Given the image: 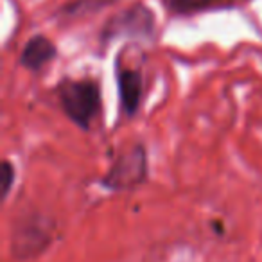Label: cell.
<instances>
[{"mask_svg": "<svg viewBox=\"0 0 262 262\" xmlns=\"http://www.w3.org/2000/svg\"><path fill=\"white\" fill-rule=\"evenodd\" d=\"M113 0H77L74 6H69V15H79V13H86V9L90 6H95V8H104V6L112 4Z\"/></svg>", "mask_w": 262, "mask_h": 262, "instance_id": "7", "label": "cell"}, {"mask_svg": "<svg viewBox=\"0 0 262 262\" xmlns=\"http://www.w3.org/2000/svg\"><path fill=\"white\" fill-rule=\"evenodd\" d=\"M13 182H15V167H13L9 160H4L2 162V189H4V198L11 190Z\"/></svg>", "mask_w": 262, "mask_h": 262, "instance_id": "8", "label": "cell"}, {"mask_svg": "<svg viewBox=\"0 0 262 262\" xmlns=\"http://www.w3.org/2000/svg\"><path fill=\"white\" fill-rule=\"evenodd\" d=\"M237 2H243V0H164L165 8L176 15H192L205 9L233 6Z\"/></svg>", "mask_w": 262, "mask_h": 262, "instance_id": "6", "label": "cell"}, {"mask_svg": "<svg viewBox=\"0 0 262 262\" xmlns=\"http://www.w3.org/2000/svg\"><path fill=\"white\" fill-rule=\"evenodd\" d=\"M56 58V45L45 36H33L22 49L20 54V63L27 70L38 72L41 67L51 63Z\"/></svg>", "mask_w": 262, "mask_h": 262, "instance_id": "5", "label": "cell"}, {"mask_svg": "<svg viewBox=\"0 0 262 262\" xmlns=\"http://www.w3.org/2000/svg\"><path fill=\"white\" fill-rule=\"evenodd\" d=\"M63 112L81 129H90L101 110V90L92 79H65L58 86Z\"/></svg>", "mask_w": 262, "mask_h": 262, "instance_id": "1", "label": "cell"}, {"mask_svg": "<svg viewBox=\"0 0 262 262\" xmlns=\"http://www.w3.org/2000/svg\"><path fill=\"white\" fill-rule=\"evenodd\" d=\"M147 178V155L146 147L135 146L124 149L115 158L113 165L102 178V185L112 190H126L139 187Z\"/></svg>", "mask_w": 262, "mask_h": 262, "instance_id": "2", "label": "cell"}, {"mask_svg": "<svg viewBox=\"0 0 262 262\" xmlns=\"http://www.w3.org/2000/svg\"><path fill=\"white\" fill-rule=\"evenodd\" d=\"M49 243V232L41 221H27L24 226L16 230V235L13 237V253L20 258H31L33 255L40 253Z\"/></svg>", "mask_w": 262, "mask_h": 262, "instance_id": "3", "label": "cell"}, {"mask_svg": "<svg viewBox=\"0 0 262 262\" xmlns=\"http://www.w3.org/2000/svg\"><path fill=\"white\" fill-rule=\"evenodd\" d=\"M117 83H119L120 104L127 117H133L142 99V74L135 69L117 67Z\"/></svg>", "mask_w": 262, "mask_h": 262, "instance_id": "4", "label": "cell"}]
</instances>
